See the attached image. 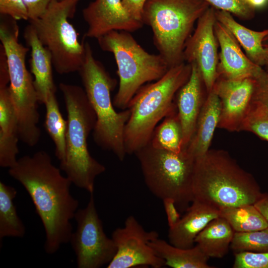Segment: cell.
<instances>
[{"instance_id": "28", "label": "cell", "mask_w": 268, "mask_h": 268, "mask_svg": "<svg viewBox=\"0 0 268 268\" xmlns=\"http://www.w3.org/2000/svg\"><path fill=\"white\" fill-rule=\"evenodd\" d=\"M44 104L46 108L45 128L55 144V155L61 161L66 154L67 121L60 112L55 93L49 95Z\"/></svg>"}, {"instance_id": "6", "label": "cell", "mask_w": 268, "mask_h": 268, "mask_svg": "<svg viewBox=\"0 0 268 268\" xmlns=\"http://www.w3.org/2000/svg\"><path fill=\"white\" fill-rule=\"evenodd\" d=\"M210 6L205 0H146L142 21L151 28L153 43L169 68L185 62L186 42Z\"/></svg>"}, {"instance_id": "1", "label": "cell", "mask_w": 268, "mask_h": 268, "mask_svg": "<svg viewBox=\"0 0 268 268\" xmlns=\"http://www.w3.org/2000/svg\"><path fill=\"white\" fill-rule=\"evenodd\" d=\"M52 163L43 150L17 159L9 168V175L25 188L35 206L45 232L44 250L49 255L69 242L72 230L71 220L79 206L70 193L72 184Z\"/></svg>"}, {"instance_id": "9", "label": "cell", "mask_w": 268, "mask_h": 268, "mask_svg": "<svg viewBox=\"0 0 268 268\" xmlns=\"http://www.w3.org/2000/svg\"><path fill=\"white\" fill-rule=\"evenodd\" d=\"M134 154L152 194L162 200L172 199L179 211H186L193 201L195 159L186 149L176 153L154 148L149 143Z\"/></svg>"}, {"instance_id": "12", "label": "cell", "mask_w": 268, "mask_h": 268, "mask_svg": "<svg viewBox=\"0 0 268 268\" xmlns=\"http://www.w3.org/2000/svg\"><path fill=\"white\" fill-rule=\"evenodd\" d=\"M159 237L156 231H146L133 215L128 216L122 227L116 228L112 238L116 253L107 268H131L140 266L160 268L164 261L156 255L149 242Z\"/></svg>"}, {"instance_id": "31", "label": "cell", "mask_w": 268, "mask_h": 268, "mask_svg": "<svg viewBox=\"0 0 268 268\" xmlns=\"http://www.w3.org/2000/svg\"><path fill=\"white\" fill-rule=\"evenodd\" d=\"M216 9L226 11L239 19L248 20L255 15V8L243 0H205Z\"/></svg>"}, {"instance_id": "38", "label": "cell", "mask_w": 268, "mask_h": 268, "mask_svg": "<svg viewBox=\"0 0 268 268\" xmlns=\"http://www.w3.org/2000/svg\"><path fill=\"white\" fill-rule=\"evenodd\" d=\"M254 205L263 215L268 224V194L263 193Z\"/></svg>"}, {"instance_id": "26", "label": "cell", "mask_w": 268, "mask_h": 268, "mask_svg": "<svg viewBox=\"0 0 268 268\" xmlns=\"http://www.w3.org/2000/svg\"><path fill=\"white\" fill-rule=\"evenodd\" d=\"M149 143L154 148L179 153L183 151V132L177 109L155 128Z\"/></svg>"}, {"instance_id": "20", "label": "cell", "mask_w": 268, "mask_h": 268, "mask_svg": "<svg viewBox=\"0 0 268 268\" xmlns=\"http://www.w3.org/2000/svg\"><path fill=\"white\" fill-rule=\"evenodd\" d=\"M19 123L8 86H0V166L10 168L19 152Z\"/></svg>"}, {"instance_id": "24", "label": "cell", "mask_w": 268, "mask_h": 268, "mask_svg": "<svg viewBox=\"0 0 268 268\" xmlns=\"http://www.w3.org/2000/svg\"><path fill=\"white\" fill-rule=\"evenodd\" d=\"M235 232L223 218L211 221L196 237V243L209 258H222L228 252Z\"/></svg>"}, {"instance_id": "29", "label": "cell", "mask_w": 268, "mask_h": 268, "mask_svg": "<svg viewBox=\"0 0 268 268\" xmlns=\"http://www.w3.org/2000/svg\"><path fill=\"white\" fill-rule=\"evenodd\" d=\"M230 247L235 253L268 252V227L251 232H235Z\"/></svg>"}, {"instance_id": "36", "label": "cell", "mask_w": 268, "mask_h": 268, "mask_svg": "<svg viewBox=\"0 0 268 268\" xmlns=\"http://www.w3.org/2000/svg\"><path fill=\"white\" fill-rule=\"evenodd\" d=\"M162 201L169 227H173L181 218L175 201L171 198L165 199Z\"/></svg>"}, {"instance_id": "34", "label": "cell", "mask_w": 268, "mask_h": 268, "mask_svg": "<svg viewBox=\"0 0 268 268\" xmlns=\"http://www.w3.org/2000/svg\"><path fill=\"white\" fill-rule=\"evenodd\" d=\"M254 79L252 99L260 102L268 109V73L263 68Z\"/></svg>"}, {"instance_id": "3", "label": "cell", "mask_w": 268, "mask_h": 268, "mask_svg": "<svg viewBox=\"0 0 268 268\" xmlns=\"http://www.w3.org/2000/svg\"><path fill=\"white\" fill-rule=\"evenodd\" d=\"M67 119L66 154L60 168L77 187L93 193L96 178L105 166L94 159L87 147V139L95 126L96 116L81 87L61 83Z\"/></svg>"}, {"instance_id": "23", "label": "cell", "mask_w": 268, "mask_h": 268, "mask_svg": "<svg viewBox=\"0 0 268 268\" xmlns=\"http://www.w3.org/2000/svg\"><path fill=\"white\" fill-rule=\"evenodd\" d=\"M149 245L157 256L162 259L165 266L172 268H211L207 264L209 258L196 245L184 249L172 245L159 237Z\"/></svg>"}, {"instance_id": "16", "label": "cell", "mask_w": 268, "mask_h": 268, "mask_svg": "<svg viewBox=\"0 0 268 268\" xmlns=\"http://www.w3.org/2000/svg\"><path fill=\"white\" fill-rule=\"evenodd\" d=\"M187 82L178 90L175 103L183 132V149H185L195 133L197 122L207 92L201 72L196 63Z\"/></svg>"}, {"instance_id": "30", "label": "cell", "mask_w": 268, "mask_h": 268, "mask_svg": "<svg viewBox=\"0 0 268 268\" xmlns=\"http://www.w3.org/2000/svg\"><path fill=\"white\" fill-rule=\"evenodd\" d=\"M240 131L251 132L268 141V109L253 100L242 124Z\"/></svg>"}, {"instance_id": "39", "label": "cell", "mask_w": 268, "mask_h": 268, "mask_svg": "<svg viewBox=\"0 0 268 268\" xmlns=\"http://www.w3.org/2000/svg\"><path fill=\"white\" fill-rule=\"evenodd\" d=\"M263 45L264 47L268 48V35L264 38Z\"/></svg>"}, {"instance_id": "32", "label": "cell", "mask_w": 268, "mask_h": 268, "mask_svg": "<svg viewBox=\"0 0 268 268\" xmlns=\"http://www.w3.org/2000/svg\"><path fill=\"white\" fill-rule=\"evenodd\" d=\"M233 268H268V252L235 253Z\"/></svg>"}, {"instance_id": "13", "label": "cell", "mask_w": 268, "mask_h": 268, "mask_svg": "<svg viewBox=\"0 0 268 268\" xmlns=\"http://www.w3.org/2000/svg\"><path fill=\"white\" fill-rule=\"evenodd\" d=\"M216 21L215 9L210 6L198 20L194 33L186 42L183 54L185 62L197 65L207 93L212 90L217 78L219 55L214 32Z\"/></svg>"}, {"instance_id": "33", "label": "cell", "mask_w": 268, "mask_h": 268, "mask_svg": "<svg viewBox=\"0 0 268 268\" xmlns=\"http://www.w3.org/2000/svg\"><path fill=\"white\" fill-rule=\"evenodd\" d=\"M0 13L15 20H29V13L23 0H0Z\"/></svg>"}, {"instance_id": "22", "label": "cell", "mask_w": 268, "mask_h": 268, "mask_svg": "<svg viewBox=\"0 0 268 268\" xmlns=\"http://www.w3.org/2000/svg\"><path fill=\"white\" fill-rule=\"evenodd\" d=\"M215 16L216 20L234 36L248 58L258 66L264 67L268 59V48L264 46L263 41L268 35V29L256 31L249 29L225 10L215 9Z\"/></svg>"}, {"instance_id": "41", "label": "cell", "mask_w": 268, "mask_h": 268, "mask_svg": "<svg viewBox=\"0 0 268 268\" xmlns=\"http://www.w3.org/2000/svg\"><path fill=\"white\" fill-rule=\"evenodd\" d=\"M243 0L246 3H247V4H248L249 5H250V3H251V1L252 0Z\"/></svg>"}, {"instance_id": "19", "label": "cell", "mask_w": 268, "mask_h": 268, "mask_svg": "<svg viewBox=\"0 0 268 268\" xmlns=\"http://www.w3.org/2000/svg\"><path fill=\"white\" fill-rule=\"evenodd\" d=\"M186 211L178 222L169 228L168 238L172 245L188 249L194 246L198 235L219 213L218 209L197 201H193Z\"/></svg>"}, {"instance_id": "27", "label": "cell", "mask_w": 268, "mask_h": 268, "mask_svg": "<svg viewBox=\"0 0 268 268\" xmlns=\"http://www.w3.org/2000/svg\"><path fill=\"white\" fill-rule=\"evenodd\" d=\"M219 213L235 232H251L268 227L267 221L254 204L221 207L219 209Z\"/></svg>"}, {"instance_id": "8", "label": "cell", "mask_w": 268, "mask_h": 268, "mask_svg": "<svg viewBox=\"0 0 268 268\" xmlns=\"http://www.w3.org/2000/svg\"><path fill=\"white\" fill-rule=\"evenodd\" d=\"M97 40L101 49L112 53L116 61L119 85L113 102L118 109H127L142 86L159 79L169 68L159 54L146 52L130 32L112 31Z\"/></svg>"}, {"instance_id": "37", "label": "cell", "mask_w": 268, "mask_h": 268, "mask_svg": "<svg viewBox=\"0 0 268 268\" xmlns=\"http://www.w3.org/2000/svg\"><path fill=\"white\" fill-rule=\"evenodd\" d=\"M145 1L146 0H122L128 12L134 18L142 22V10Z\"/></svg>"}, {"instance_id": "2", "label": "cell", "mask_w": 268, "mask_h": 268, "mask_svg": "<svg viewBox=\"0 0 268 268\" xmlns=\"http://www.w3.org/2000/svg\"><path fill=\"white\" fill-rule=\"evenodd\" d=\"M192 190L193 201L218 209L254 204L263 195L252 174L227 151L215 149L195 159Z\"/></svg>"}, {"instance_id": "15", "label": "cell", "mask_w": 268, "mask_h": 268, "mask_svg": "<svg viewBox=\"0 0 268 268\" xmlns=\"http://www.w3.org/2000/svg\"><path fill=\"white\" fill-rule=\"evenodd\" d=\"M82 16L88 26L85 36L96 39L112 31L134 32L143 25L128 12L122 0H95L83 9Z\"/></svg>"}, {"instance_id": "5", "label": "cell", "mask_w": 268, "mask_h": 268, "mask_svg": "<svg viewBox=\"0 0 268 268\" xmlns=\"http://www.w3.org/2000/svg\"><path fill=\"white\" fill-rule=\"evenodd\" d=\"M85 56L78 72L87 98L96 116L92 132L96 144L113 152L120 161L127 153L124 144V132L130 111L127 108L117 112L114 109L111 93L117 80L94 56L88 42L84 41Z\"/></svg>"}, {"instance_id": "40", "label": "cell", "mask_w": 268, "mask_h": 268, "mask_svg": "<svg viewBox=\"0 0 268 268\" xmlns=\"http://www.w3.org/2000/svg\"><path fill=\"white\" fill-rule=\"evenodd\" d=\"M264 69L268 73V59L267 60L265 65L264 66Z\"/></svg>"}, {"instance_id": "11", "label": "cell", "mask_w": 268, "mask_h": 268, "mask_svg": "<svg viewBox=\"0 0 268 268\" xmlns=\"http://www.w3.org/2000/svg\"><path fill=\"white\" fill-rule=\"evenodd\" d=\"M86 206L78 209L74 219L76 228L69 242L75 253L78 268H99L110 263L116 253L112 238L105 233L96 210L93 193Z\"/></svg>"}, {"instance_id": "21", "label": "cell", "mask_w": 268, "mask_h": 268, "mask_svg": "<svg viewBox=\"0 0 268 268\" xmlns=\"http://www.w3.org/2000/svg\"><path fill=\"white\" fill-rule=\"evenodd\" d=\"M220 111V100L212 90L207 93L197 122L195 133L185 149L193 158L204 155L209 150Z\"/></svg>"}, {"instance_id": "7", "label": "cell", "mask_w": 268, "mask_h": 268, "mask_svg": "<svg viewBox=\"0 0 268 268\" xmlns=\"http://www.w3.org/2000/svg\"><path fill=\"white\" fill-rule=\"evenodd\" d=\"M16 21L9 16L1 20L0 45L6 57L9 90L18 117L19 139L32 147L37 144L41 136L38 127L39 102L34 79L26 66V57L30 49L19 41V29Z\"/></svg>"}, {"instance_id": "17", "label": "cell", "mask_w": 268, "mask_h": 268, "mask_svg": "<svg viewBox=\"0 0 268 268\" xmlns=\"http://www.w3.org/2000/svg\"><path fill=\"white\" fill-rule=\"evenodd\" d=\"M214 32L220 48L217 77L231 80L255 78L263 69L252 62L232 34L217 20Z\"/></svg>"}, {"instance_id": "10", "label": "cell", "mask_w": 268, "mask_h": 268, "mask_svg": "<svg viewBox=\"0 0 268 268\" xmlns=\"http://www.w3.org/2000/svg\"><path fill=\"white\" fill-rule=\"evenodd\" d=\"M80 0H53L44 13L29 20L42 44L50 52L53 67L60 74L78 71L84 59V41L69 19Z\"/></svg>"}, {"instance_id": "18", "label": "cell", "mask_w": 268, "mask_h": 268, "mask_svg": "<svg viewBox=\"0 0 268 268\" xmlns=\"http://www.w3.org/2000/svg\"><path fill=\"white\" fill-rule=\"evenodd\" d=\"M24 38L31 50L29 64L34 76V85L39 103L44 104L49 95L55 93L51 55L42 44L31 24L27 25L24 32Z\"/></svg>"}, {"instance_id": "4", "label": "cell", "mask_w": 268, "mask_h": 268, "mask_svg": "<svg viewBox=\"0 0 268 268\" xmlns=\"http://www.w3.org/2000/svg\"><path fill=\"white\" fill-rule=\"evenodd\" d=\"M191 72V64L183 62L137 90L127 108L130 116L124 132L127 154H135L146 146L158 123L177 109L176 94L189 80Z\"/></svg>"}, {"instance_id": "14", "label": "cell", "mask_w": 268, "mask_h": 268, "mask_svg": "<svg viewBox=\"0 0 268 268\" xmlns=\"http://www.w3.org/2000/svg\"><path fill=\"white\" fill-rule=\"evenodd\" d=\"M255 82L254 78L231 80L217 77L212 88L220 103L217 128L240 131L252 100Z\"/></svg>"}, {"instance_id": "35", "label": "cell", "mask_w": 268, "mask_h": 268, "mask_svg": "<svg viewBox=\"0 0 268 268\" xmlns=\"http://www.w3.org/2000/svg\"><path fill=\"white\" fill-rule=\"evenodd\" d=\"M28 9L29 20L41 16L53 0H23Z\"/></svg>"}, {"instance_id": "25", "label": "cell", "mask_w": 268, "mask_h": 268, "mask_svg": "<svg viewBox=\"0 0 268 268\" xmlns=\"http://www.w3.org/2000/svg\"><path fill=\"white\" fill-rule=\"evenodd\" d=\"M16 189L0 182V240L5 237L22 238L25 227L17 213L13 200Z\"/></svg>"}]
</instances>
